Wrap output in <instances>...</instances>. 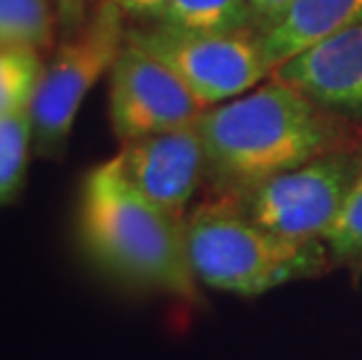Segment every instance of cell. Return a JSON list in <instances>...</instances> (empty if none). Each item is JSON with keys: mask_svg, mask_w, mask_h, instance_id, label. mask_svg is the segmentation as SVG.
I'll use <instances>...</instances> for the list:
<instances>
[{"mask_svg": "<svg viewBox=\"0 0 362 360\" xmlns=\"http://www.w3.org/2000/svg\"><path fill=\"white\" fill-rule=\"evenodd\" d=\"M197 127L206 173L218 187L241 194L320 157L329 143V129L311 98L281 80L202 112Z\"/></svg>", "mask_w": 362, "mask_h": 360, "instance_id": "1", "label": "cell"}, {"mask_svg": "<svg viewBox=\"0 0 362 360\" xmlns=\"http://www.w3.org/2000/svg\"><path fill=\"white\" fill-rule=\"evenodd\" d=\"M80 229L87 250L115 277L187 302L199 297L185 220L136 192L112 162L84 180Z\"/></svg>", "mask_w": 362, "mask_h": 360, "instance_id": "2", "label": "cell"}, {"mask_svg": "<svg viewBox=\"0 0 362 360\" xmlns=\"http://www.w3.org/2000/svg\"><path fill=\"white\" fill-rule=\"evenodd\" d=\"M185 243L199 283L243 297L311 279L327 262L325 241L283 239L232 204L192 211L185 218Z\"/></svg>", "mask_w": 362, "mask_h": 360, "instance_id": "3", "label": "cell"}, {"mask_svg": "<svg viewBox=\"0 0 362 360\" xmlns=\"http://www.w3.org/2000/svg\"><path fill=\"white\" fill-rule=\"evenodd\" d=\"M124 45L122 10L107 0L96 7L78 33L59 45L42 68L30 101L33 148L37 155L54 157L64 150L82 101L101 75L112 71Z\"/></svg>", "mask_w": 362, "mask_h": 360, "instance_id": "4", "label": "cell"}, {"mask_svg": "<svg viewBox=\"0 0 362 360\" xmlns=\"http://www.w3.org/2000/svg\"><path fill=\"white\" fill-rule=\"evenodd\" d=\"M360 164L362 159L346 155H320L243 192L238 209L283 239L322 241L344 209Z\"/></svg>", "mask_w": 362, "mask_h": 360, "instance_id": "5", "label": "cell"}, {"mask_svg": "<svg viewBox=\"0 0 362 360\" xmlns=\"http://www.w3.org/2000/svg\"><path fill=\"white\" fill-rule=\"evenodd\" d=\"M129 40L171 68L204 108L243 94L269 73L262 45L236 33L204 35L161 24L129 33Z\"/></svg>", "mask_w": 362, "mask_h": 360, "instance_id": "6", "label": "cell"}, {"mask_svg": "<svg viewBox=\"0 0 362 360\" xmlns=\"http://www.w3.org/2000/svg\"><path fill=\"white\" fill-rule=\"evenodd\" d=\"M197 101L171 68L127 35L110 71V122L122 143L189 127L202 117Z\"/></svg>", "mask_w": 362, "mask_h": 360, "instance_id": "7", "label": "cell"}, {"mask_svg": "<svg viewBox=\"0 0 362 360\" xmlns=\"http://www.w3.org/2000/svg\"><path fill=\"white\" fill-rule=\"evenodd\" d=\"M110 162L136 192L159 209L182 216L206 173V148L194 122L173 132L129 141Z\"/></svg>", "mask_w": 362, "mask_h": 360, "instance_id": "8", "label": "cell"}, {"mask_svg": "<svg viewBox=\"0 0 362 360\" xmlns=\"http://www.w3.org/2000/svg\"><path fill=\"white\" fill-rule=\"evenodd\" d=\"M276 80L311 101L362 108V21L285 61L276 68Z\"/></svg>", "mask_w": 362, "mask_h": 360, "instance_id": "9", "label": "cell"}, {"mask_svg": "<svg viewBox=\"0 0 362 360\" xmlns=\"http://www.w3.org/2000/svg\"><path fill=\"white\" fill-rule=\"evenodd\" d=\"M362 21V0H292L259 40L269 71Z\"/></svg>", "mask_w": 362, "mask_h": 360, "instance_id": "10", "label": "cell"}, {"mask_svg": "<svg viewBox=\"0 0 362 360\" xmlns=\"http://www.w3.org/2000/svg\"><path fill=\"white\" fill-rule=\"evenodd\" d=\"M250 14V0H168L159 19L187 33L232 35Z\"/></svg>", "mask_w": 362, "mask_h": 360, "instance_id": "11", "label": "cell"}, {"mask_svg": "<svg viewBox=\"0 0 362 360\" xmlns=\"http://www.w3.org/2000/svg\"><path fill=\"white\" fill-rule=\"evenodd\" d=\"M57 40L49 0H0V47L47 52Z\"/></svg>", "mask_w": 362, "mask_h": 360, "instance_id": "12", "label": "cell"}, {"mask_svg": "<svg viewBox=\"0 0 362 360\" xmlns=\"http://www.w3.org/2000/svg\"><path fill=\"white\" fill-rule=\"evenodd\" d=\"M30 143H33L30 105L0 115V206L10 204L19 194Z\"/></svg>", "mask_w": 362, "mask_h": 360, "instance_id": "13", "label": "cell"}, {"mask_svg": "<svg viewBox=\"0 0 362 360\" xmlns=\"http://www.w3.org/2000/svg\"><path fill=\"white\" fill-rule=\"evenodd\" d=\"M37 52L0 47V115L28 108L42 75Z\"/></svg>", "mask_w": 362, "mask_h": 360, "instance_id": "14", "label": "cell"}, {"mask_svg": "<svg viewBox=\"0 0 362 360\" xmlns=\"http://www.w3.org/2000/svg\"><path fill=\"white\" fill-rule=\"evenodd\" d=\"M322 241L339 262L362 265V164L341 213Z\"/></svg>", "mask_w": 362, "mask_h": 360, "instance_id": "15", "label": "cell"}, {"mask_svg": "<svg viewBox=\"0 0 362 360\" xmlns=\"http://www.w3.org/2000/svg\"><path fill=\"white\" fill-rule=\"evenodd\" d=\"M290 3L292 0H250V10L269 28L285 12V7Z\"/></svg>", "mask_w": 362, "mask_h": 360, "instance_id": "16", "label": "cell"}, {"mask_svg": "<svg viewBox=\"0 0 362 360\" xmlns=\"http://www.w3.org/2000/svg\"><path fill=\"white\" fill-rule=\"evenodd\" d=\"M107 3L117 5L119 10H127L134 14H155V17H159V14L164 12L168 0H107Z\"/></svg>", "mask_w": 362, "mask_h": 360, "instance_id": "17", "label": "cell"}, {"mask_svg": "<svg viewBox=\"0 0 362 360\" xmlns=\"http://www.w3.org/2000/svg\"><path fill=\"white\" fill-rule=\"evenodd\" d=\"M64 3H68V0H64Z\"/></svg>", "mask_w": 362, "mask_h": 360, "instance_id": "18", "label": "cell"}]
</instances>
